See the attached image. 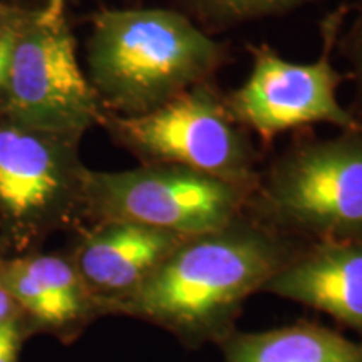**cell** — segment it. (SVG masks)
<instances>
[{
	"mask_svg": "<svg viewBox=\"0 0 362 362\" xmlns=\"http://www.w3.org/2000/svg\"><path fill=\"white\" fill-rule=\"evenodd\" d=\"M304 245L243 214L220 230L185 237L112 314L148 320L188 344L221 342L247 298Z\"/></svg>",
	"mask_w": 362,
	"mask_h": 362,
	"instance_id": "obj_1",
	"label": "cell"
},
{
	"mask_svg": "<svg viewBox=\"0 0 362 362\" xmlns=\"http://www.w3.org/2000/svg\"><path fill=\"white\" fill-rule=\"evenodd\" d=\"M86 59V76L104 111L136 116L214 81L228 49L187 12L101 8L90 16Z\"/></svg>",
	"mask_w": 362,
	"mask_h": 362,
	"instance_id": "obj_2",
	"label": "cell"
},
{
	"mask_svg": "<svg viewBox=\"0 0 362 362\" xmlns=\"http://www.w3.org/2000/svg\"><path fill=\"white\" fill-rule=\"evenodd\" d=\"M245 214L302 243L362 242V124L284 149Z\"/></svg>",
	"mask_w": 362,
	"mask_h": 362,
	"instance_id": "obj_3",
	"label": "cell"
},
{
	"mask_svg": "<svg viewBox=\"0 0 362 362\" xmlns=\"http://www.w3.org/2000/svg\"><path fill=\"white\" fill-rule=\"evenodd\" d=\"M81 141L0 115V257L35 252L51 233L83 226Z\"/></svg>",
	"mask_w": 362,
	"mask_h": 362,
	"instance_id": "obj_4",
	"label": "cell"
},
{
	"mask_svg": "<svg viewBox=\"0 0 362 362\" xmlns=\"http://www.w3.org/2000/svg\"><path fill=\"white\" fill-rule=\"evenodd\" d=\"M101 128L141 165H176L253 189L257 149L214 81L136 116L106 112Z\"/></svg>",
	"mask_w": 362,
	"mask_h": 362,
	"instance_id": "obj_5",
	"label": "cell"
},
{
	"mask_svg": "<svg viewBox=\"0 0 362 362\" xmlns=\"http://www.w3.org/2000/svg\"><path fill=\"white\" fill-rule=\"evenodd\" d=\"M0 115L30 128L83 139L106 115L81 69L69 0L30 8L13 40Z\"/></svg>",
	"mask_w": 362,
	"mask_h": 362,
	"instance_id": "obj_6",
	"label": "cell"
},
{
	"mask_svg": "<svg viewBox=\"0 0 362 362\" xmlns=\"http://www.w3.org/2000/svg\"><path fill=\"white\" fill-rule=\"evenodd\" d=\"M250 193V188L176 165H139L124 171L88 168L83 221H129L193 237L242 216Z\"/></svg>",
	"mask_w": 362,
	"mask_h": 362,
	"instance_id": "obj_7",
	"label": "cell"
},
{
	"mask_svg": "<svg viewBox=\"0 0 362 362\" xmlns=\"http://www.w3.org/2000/svg\"><path fill=\"white\" fill-rule=\"evenodd\" d=\"M344 12L324 24L322 52L314 62H293L267 44L248 45L252 69L245 83L226 94L228 110L240 126L265 144L279 134L307 124L359 128L362 121L339 103L337 89L346 74L332 64Z\"/></svg>",
	"mask_w": 362,
	"mask_h": 362,
	"instance_id": "obj_8",
	"label": "cell"
},
{
	"mask_svg": "<svg viewBox=\"0 0 362 362\" xmlns=\"http://www.w3.org/2000/svg\"><path fill=\"white\" fill-rule=\"evenodd\" d=\"M78 230L67 253L104 314H112L185 238L129 221H103Z\"/></svg>",
	"mask_w": 362,
	"mask_h": 362,
	"instance_id": "obj_9",
	"label": "cell"
},
{
	"mask_svg": "<svg viewBox=\"0 0 362 362\" xmlns=\"http://www.w3.org/2000/svg\"><path fill=\"white\" fill-rule=\"evenodd\" d=\"M0 279L35 327L57 334L79 332L89 320L104 315L72 264L69 253L39 250L0 257Z\"/></svg>",
	"mask_w": 362,
	"mask_h": 362,
	"instance_id": "obj_10",
	"label": "cell"
},
{
	"mask_svg": "<svg viewBox=\"0 0 362 362\" xmlns=\"http://www.w3.org/2000/svg\"><path fill=\"white\" fill-rule=\"evenodd\" d=\"M262 292L329 314L362 337V242L305 243Z\"/></svg>",
	"mask_w": 362,
	"mask_h": 362,
	"instance_id": "obj_11",
	"label": "cell"
},
{
	"mask_svg": "<svg viewBox=\"0 0 362 362\" xmlns=\"http://www.w3.org/2000/svg\"><path fill=\"white\" fill-rule=\"evenodd\" d=\"M223 362H362V342L319 324L298 322L220 342Z\"/></svg>",
	"mask_w": 362,
	"mask_h": 362,
	"instance_id": "obj_12",
	"label": "cell"
},
{
	"mask_svg": "<svg viewBox=\"0 0 362 362\" xmlns=\"http://www.w3.org/2000/svg\"><path fill=\"white\" fill-rule=\"evenodd\" d=\"M320 0H185L187 13L203 29H228L247 22L284 16Z\"/></svg>",
	"mask_w": 362,
	"mask_h": 362,
	"instance_id": "obj_13",
	"label": "cell"
},
{
	"mask_svg": "<svg viewBox=\"0 0 362 362\" xmlns=\"http://www.w3.org/2000/svg\"><path fill=\"white\" fill-rule=\"evenodd\" d=\"M341 47L351 66L349 76L356 83L357 103L362 107V7L354 24L351 25L347 34L344 35Z\"/></svg>",
	"mask_w": 362,
	"mask_h": 362,
	"instance_id": "obj_14",
	"label": "cell"
},
{
	"mask_svg": "<svg viewBox=\"0 0 362 362\" xmlns=\"http://www.w3.org/2000/svg\"><path fill=\"white\" fill-rule=\"evenodd\" d=\"M22 319L24 317L0 324V362H19Z\"/></svg>",
	"mask_w": 362,
	"mask_h": 362,
	"instance_id": "obj_15",
	"label": "cell"
},
{
	"mask_svg": "<svg viewBox=\"0 0 362 362\" xmlns=\"http://www.w3.org/2000/svg\"><path fill=\"white\" fill-rule=\"evenodd\" d=\"M19 25H17L16 29L8 30L7 34L0 35V112H2L4 103H6L8 71H11V59H12V51H13V40H16V34H17V29H19Z\"/></svg>",
	"mask_w": 362,
	"mask_h": 362,
	"instance_id": "obj_16",
	"label": "cell"
},
{
	"mask_svg": "<svg viewBox=\"0 0 362 362\" xmlns=\"http://www.w3.org/2000/svg\"><path fill=\"white\" fill-rule=\"evenodd\" d=\"M29 11L30 8L13 7L0 0V35L7 34L8 30L16 29V27L24 21V17L27 16V12Z\"/></svg>",
	"mask_w": 362,
	"mask_h": 362,
	"instance_id": "obj_17",
	"label": "cell"
},
{
	"mask_svg": "<svg viewBox=\"0 0 362 362\" xmlns=\"http://www.w3.org/2000/svg\"><path fill=\"white\" fill-rule=\"evenodd\" d=\"M19 317H24V315H22L19 305L16 304V300H13L11 292L7 291L6 284H4L2 279H0V324L7 322V320H12V319H19Z\"/></svg>",
	"mask_w": 362,
	"mask_h": 362,
	"instance_id": "obj_18",
	"label": "cell"
},
{
	"mask_svg": "<svg viewBox=\"0 0 362 362\" xmlns=\"http://www.w3.org/2000/svg\"><path fill=\"white\" fill-rule=\"evenodd\" d=\"M2 2L8 4V6L21 7V8H34L42 6L45 0H2Z\"/></svg>",
	"mask_w": 362,
	"mask_h": 362,
	"instance_id": "obj_19",
	"label": "cell"
},
{
	"mask_svg": "<svg viewBox=\"0 0 362 362\" xmlns=\"http://www.w3.org/2000/svg\"><path fill=\"white\" fill-rule=\"evenodd\" d=\"M361 2H362V0H361Z\"/></svg>",
	"mask_w": 362,
	"mask_h": 362,
	"instance_id": "obj_20",
	"label": "cell"
}]
</instances>
